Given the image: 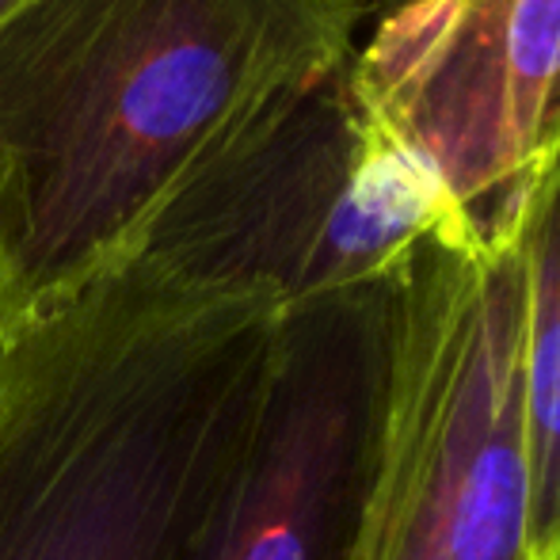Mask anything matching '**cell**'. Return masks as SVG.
Returning <instances> with one entry per match:
<instances>
[{"mask_svg": "<svg viewBox=\"0 0 560 560\" xmlns=\"http://www.w3.org/2000/svg\"><path fill=\"white\" fill-rule=\"evenodd\" d=\"M362 0H23L0 23V279L15 317L130 256L279 96L347 66Z\"/></svg>", "mask_w": 560, "mask_h": 560, "instance_id": "cell-1", "label": "cell"}, {"mask_svg": "<svg viewBox=\"0 0 560 560\" xmlns=\"http://www.w3.org/2000/svg\"><path fill=\"white\" fill-rule=\"evenodd\" d=\"M279 305L115 264L0 366V560H172L233 465Z\"/></svg>", "mask_w": 560, "mask_h": 560, "instance_id": "cell-2", "label": "cell"}, {"mask_svg": "<svg viewBox=\"0 0 560 560\" xmlns=\"http://www.w3.org/2000/svg\"><path fill=\"white\" fill-rule=\"evenodd\" d=\"M523 248L435 236L397 279L389 351L336 560H534Z\"/></svg>", "mask_w": 560, "mask_h": 560, "instance_id": "cell-3", "label": "cell"}, {"mask_svg": "<svg viewBox=\"0 0 560 560\" xmlns=\"http://www.w3.org/2000/svg\"><path fill=\"white\" fill-rule=\"evenodd\" d=\"M347 66L279 96L218 145L149 218L126 264L287 310L397 279L435 236H472L370 126Z\"/></svg>", "mask_w": 560, "mask_h": 560, "instance_id": "cell-4", "label": "cell"}, {"mask_svg": "<svg viewBox=\"0 0 560 560\" xmlns=\"http://www.w3.org/2000/svg\"><path fill=\"white\" fill-rule=\"evenodd\" d=\"M362 115L472 236L560 145V0H400L351 54Z\"/></svg>", "mask_w": 560, "mask_h": 560, "instance_id": "cell-5", "label": "cell"}, {"mask_svg": "<svg viewBox=\"0 0 560 560\" xmlns=\"http://www.w3.org/2000/svg\"><path fill=\"white\" fill-rule=\"evenodd\" d=\"M397 279L279 313L244 443L172 560L339 557L382 393Z\"/></svg>", "mask_w": 560, "mask_h": 560, "instance_id": "cell-6", "label": "cell"}, {"mask_svg": "<svg viewBox=\"0 0 560 560\" xmlns=\"http://www.w3.org/2000/svg\"><path fill=\"white\" fill-rule=\"evenodd\" d=\"M523 248V443L534 560H560V145L515 202Z\"/></svg>", "mask_w": 560, "mask_h": 560, "instance_id": "cell-7", "label": "cell"}, {"mask_svg": "<svg viewBox=\"0 0 560 560\" xmlns=\"http://www.w3.org/2000/svg\"><path fill=\"white\" fill-rule=\"evenodd\" d=\"M15 328H20V317H15V305H12V294H8L4 279H0V366H4L8 351H12Z\"/></svg>", "mask_w": 560, "mask_h": 560, "instance_id": "cell-8", "label": "cell"}, {"mask_svg": "<svg viewBox=\"0 0 560 560\" xmlns=\"http://www.w3.org/2000/svg\"><path fill=\"white\" fill-rule=\"evenodd\" d=\"M20 4H23V0H0V23H4L8 15H12V12H15V8H20Z\"/></svg>", "mask_w": 560, "mask_h": 560, "instance_id": "cell-9", "label": "cell"}]
</instances>
